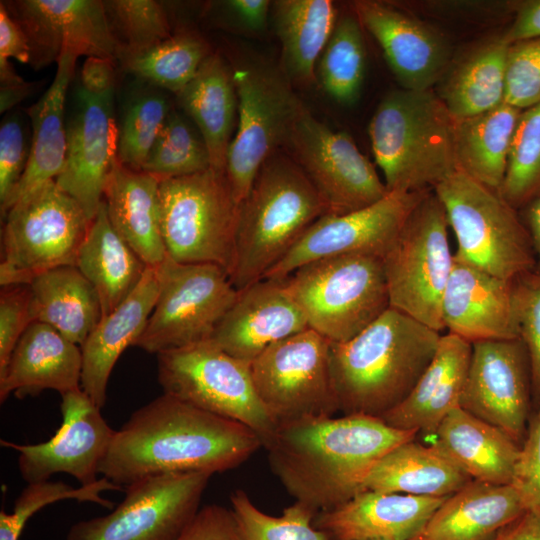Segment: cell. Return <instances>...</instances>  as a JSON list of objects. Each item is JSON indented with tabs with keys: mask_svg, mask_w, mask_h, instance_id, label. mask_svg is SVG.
I'll use <instances>...</instances> for the list:
<instances>
[{
	"mask_svg": "<svg viewBox=\"0 0 540 540\" xmlns=\"http://www.w3.org/2000/svg\"><path fill=\"white\" fill-rule=\"evenodd\" d=\"M260 447L244 424L163 393L115 431L99 474L123 489L161 474H215L239 466Z\"/></svg>",
	"mask_w": 540,
	"mask_h": 540,
	"instance_id": "1",
	"label": "cell"
},
{
	"mask_svg": "<svg viewBox=\"0 0 540 540\" xmlns=\"http://www.w3.org/2000/svg\"><path fill=\"white\" fill-rule=\"evenodd\" d=\"M417 433L365 415L308 417L277 425L264 448L290 496L318 514L363 491L375 464Z\"/></svg>",
	"mask_w": 540,
	"mask_h": 540,
	"instance_id": "2",
	"label": "cell"
},
{
	"mask_svg": "<svg viewBox=\"0 0 540 540\" xmlns=\"http://www.w3.org/2000/svg\"><path fill=\"white\" fill-rule=\"evenodd\" d=\"M441 333L389 308L350 340L330 343V370L342 415L381 418L411 392Z\"/></svg>",
	"mask_w": 540,
	"mask_h": 540,
	"instance_id": "3",
	"label": "cell"
},
{
	"mask_svg": "<svg viewBox=\"0 0 540 540\" xmlns=\"http://www.w3.org/2000/svg\"><path fill=\"white\" fill-rule=\"evenodd\" d=\"M325 214L320 196L296 161L282 150L272 154L239 203L229 273L234 287L242 290L263 279Z\"/></svg>",
	"mask_w": 540,
	"mask_h": 540,
	"instance_id": "4",
	"label": "cell"
},
{
	"mask_svg": "<svg viewBox=\"0 0 540 540\" xmlns=\"http://www.w3.org/2000/svg\"><path fill=\"white\" fill-rule=\"evenodd\" d=\"M368 135L389 192L434 190L457 170L454 119L433 89L388 92Z\"/></svg>",
	"mask_w": 540,
	"mask_h": 540,
	"instance_id": "5",
	"label": "cell"
},
{
	"mask_svg": "<svg viewBox=\"0 0 540 540\" xmlns=\"http://www.w3.org/2000/svg\"><path fill=\"white\" fill-rule=\"evenodd\" d=\"M281 280L308 327L331 343L350 340L390 308L379 255L349 254L315 260Z\"/></svg>",
	"mask_w": 540,
	"mask_h": 540,
	"instance_id": "6",
	"label": "cell"
},
{
	"mask_svg": "<svg viewBox=\"0 0 540 540\" xmlns=\"http://www.w3.org/2000/svg\"><path fill=\"white\" fill-rule=\"evenodd\" d=\"M433 191L456 237L457 258L505 280L535 271L529 233L518 210L499 192L459 170Z\"/></svg>",
	"mask_w": 540,
	"mask_h": 540,
	"instance_id": "7",
	"label": "cell"
},
{
	"mask_svg": "<svg viewBox=\"0 0 540 540\" xmlns=\"http://www.w3.org/2000/svg\"><path fill=\"white\" fill-rule=\"evenodd\" d=\"M445 209L433 190L381 256L390 307L441 333L442 297L454 265Z\"/></svg>",
	"mask_w": 540,
	"mask_h": 540,
	"instance_id": "8",
	"label": "cell"
},
{
	"mask_svg": "<svg viewBox=\"0 0 540 540\" xmlns=\"http://www.w3.org/2000/svg\"><path fill=\"white\" fill-rule=\"evenodd\" d=\"M167 256L179 263L214 264L231 271L238 222L226 172L212 167L160 181Z\"/></svg>",
	"mask_w": 540,
	"mask_h": 540,
	"instance_id": "9",
	"label": "cell"
},
{
	"mask_svg": "<svg viewBox=\"0 0 540 540\" xmlns=\"http://www.w3.org/2000/svg\"><path fill=\"white\" fill-rule=\"evenodd\" d=\"M91 220L55 181L18 200L2 230L1 287L29 284L47 271L76 266Z\"/></svg>",
	"mask_w": 540,
	"mask_h": 540,
	"instance_id": "10",
	"label": "cell"
},
{
	"mask_svg": "<svg viewBox=\"0 0 540 540\" xmlns=\"http://www.w3.org/2000/svg\"><path fill=\"white\" fill-rule=\"evenodd\" d=\"M156 357L163 393L244 424L257 434L262 447L273 437L277 425L259 400L250 363L231 356L210 340Z\"/></svg>",
	"mask_w": 540,
	"mask_h": 540,
	"instance_id": "11",
	"label": "cell"
},
{
	"mask_svg": "<svg viewBox=\"0 0 540 540\" xmlns=\"http://www.w3.org/2000/svg\"><path fill=\"white\" fill-rule=\"evenodd\" d=\"M238 99L237 128L230 143L225 172L240 203L260 167L287 146L292 129L306 107L282 71L263 64L233 71Z\"/></svg>",
	"mask_w": 540,
	"mask_h": 540,
	"instance_id": "12",
	"label": "cell"
},
{
	"mask_svg": "<svg viewBox=\"0 0 540 540\" xmlns=\"http://www.w3.org/2000/svg\"><path fill=\"white\" fill-rule=\"evenodd\" d=\"M157 268L158 297L134 346L158 354L209 341L238 294L228 272L168 256Z\"/></svg>",
	"mask_w": 540,
	"mask_h": 540,
	"instance_id": "13",
	"label": "cell"
},
{
	"mask_svg": "<svg viewBox=\"0 0 540 540\" xmlns=\"http://www.w3.org/2000/svg\"><path fill=\"white\" fill-rule=\"evenodd\" d=\"M330 343L308 328L271 345L250 363L256 393L276 425L339 412Z\"/></svg>",
	"mask_w": 540,
	"mask_h": 540,
	"instance_id": "14",
	"label": "cell"
},
{
	"mask_svg": "<svg viewBox=\"0 0 540 540\" xmlns=\"http://www.w3.org/2000/svg\"><path fill=\"white\" fill-rule=\"evenodd\" d=\"M212 475L168 473L136 481L114 510L76 522L66 540H177L199 511Z\"/></svg>",
	"mask_w": 540,
	"mask_h": 540,
	"instance_id": "15",
	"label": "cell"
},
{
	"mask_svg": "<svg viewBox=\"0 0 540 540\" xmlns=\"http://www.w3.org/2000/svg\"><path fill=\"white\" fill-rule=\"evenodd\" d=\"M286 150L317 191L326 214L357 211L389 193L353 138L316 119L307 107L292 129Z\"/></svg>",
	"mask_w": 540,
	"mask_h": 540,
	"instance_id": "16",
	"label": "cell"
},
{
	"mask_svg": "<svg viewBox=\"0 0 540 540\" xmlns=\"http://www.w3.org/2000/svg\"><path fill=\"white\" fill-rule=\"evenodd\" d=\"M471 346L460 407L497 427L521 446L533 396L526 346L520 338L482 340Z\"/></svg>",
	"mask_w": 540,
	"mask_h": 540,
	"instance_id": "17",
	"label": "cell"
},
{
	"mask_svg": "<svg viewBox=\"0 0 540 540\" xmlns=\"http://www.w3.org/2000/svg\"><path fill=\"white\" fill-rule=\"evenodd\" d=\"M429 191H392L360 210L321 216L263 279H284L302 265L328 257L382 256L412 210Z\"/></svg>",
	"mask_w": 540,
	"mask_h": 540,
	"instance_id": "18",
	"label": "cell"
},
{
	"mask_svg": "<svg viewBox=\"0 0 540 540\" xmlns=\"http://www.w3.org/2000/svg\"><path fill=\"white\" fill-rule=\"evenodd\" d=\"M62 423L55 434L39 444H16L1 440L3 447L18 452V468L27 484L45 482L66 473L88 486L99 479L100 463L116 430L82 388L61 395Z\"/></svg>",
	"mask_w": 540,
	"mask_h": 540,
	"instance_id": "19",
	"label": "cell"
},
{
	"mask_svg": "<svg viewBox=\"0 0 540 540\" xmlns=\"http://www.w3.org/2000/svg\"><path fill=\"white\" fill-rule=\"evenodd\" d=\"M113 92L92 95L77 91L76 111L66 125L67 150L62 171L55 179L92 221L102 202L110 173L118 161V129Z\"/></svg>",
	"mask_w": 540,
	"mask_h": 540,
	"instance_id": "20",
	"label": "cell"
},
{
	"mask_svg": "<svg viewBox=\"0 0 540 540\" xmlns=\"http://www.w3.org/2000/svg\"><path fill=\"white\" fill-rule=\"evenodd\" d=\"M352 7L402 89L426 91L439 83L452 63L451 45L443 33L385 2L359 0Z\"/></svg>",
	"mask_w": 540,
	"mask_h": 540,
	"instance_id": "21",
	"label": "cell"
},
{
	"mask_svg": "<svg viewBox=\"0 0 540 540\" xmlns=\"http://www.w3.org/2000/svg\"><path fill=\"white\" fill-rule=\"evenodd\" d=\"M35 67L62 52L116 60L122 47L111 27L104 2L97 0H24L16 2Z\"/></svg>",
	"mask_w": 540,
	"mask_h": 540,
	"instance_id": "22",
	"label": "cell"
},
{
	"mask_svg": "<svg viewBox=\"0 0 540 540\" xmlns=\"http://www.w3.org/2000/svg\"><path fill=\"white\" fill-rule=\"evenodd\" d=\"M308 328L283 280L261 279L238 290L210 341L251 363L271 345Z\"/></svg>",
	"mask_w": 540,
	"mask_h": 540,
	"instance_id": "23",
	"label": "cell"
},
{
	"mask_svg": "<svg viewBox=\"0 0 540 540\" xmlns=\"http://www.w3.org/2000/svg\"><path fill=\"white\" fill-rule=\"evenodd\" d=\"M444 328L469 343L520 338L513 280L454 256L441 303Z\"/></svg>",
	"mask_w": 540,
	"mask_h": 540,
	"instance_id": "24",
	"label": "cell"
},
{
	"mask_svg": "<svg viewBox=\"0 0 540 540\" xmlns=\"http://www.w3.org/2000/svg\"><path fill=\"white\" fill-rule=\"evenodd\" d=\"M446 498L364 490L313 524L330 540H413Z\"/></svg>",
	"mask_w": 540,
	"mask_h": 540,
	"instance_id": "25",
	"label": "cell"
},
{
	"mask_svg": "<svg viewBox=\"0 0 540 540\" xmlns=\"http://www.w3.org/2000/svg\"><path fill=\"white\" fill-rule=\"evenodd\" d=\"M81 347L53 327L35 321L15 346L0 374V402L51 389L61 395L81 388Z\"/></svg>",
	"mask_w": 540,
	"mask_h": 540,
	"instance_id": "26",
	"label": "cell"
},
{
	"mask_svg": "<svg viewBox=\"0 0 540 540\" xmlns=\"http://www.w3.org/2000/svg\"><path fill=\"white\" fill-rule=\"evenodd\" d=\"M157 267H147L132 293L102 317L83 345L81 388L99 407L105 405L112 369L122 352L144 331L159 293Z\"/></svg>",
	"mask_w": 540,
	"mask_h": 540,
	"instance_id": "27",
	"label": "cell"
},
{
	"mask_svg": "<svg viewBox=\"0 0 540 540\" xmlns=\"http://www.w3.org/2000/svg\"><path fill=\"white\" fill-rule=\"evenodd\" d=\"M472 346L441 334L437 350L409 395L381 419L391 427L434 435L445 417L460 407Z\"/></svg>",
	"mask_w": 540,
	"mask_h": 540,
	"instance_id": "28",
	"label": "cell"
},
{
	"mask_svg": "<svg viewBox=\"0 0 540 540\" xmlns=\"http://www.w3.org/2000/svg\"><path fill=\"white\" fill-rule=\"evenodd\" d=\"M527 510L512 484L471 480L446 498L413 540H495Z\"/></svg>",
	"mask_w": 540,
	"mask_h": 540,
	"instance_id": "29",
	"label": "cell"
},
{
	"mask_svg": "<svg viewBox=\"0 0 540 540\" xmlns=\"http://www.w3.org/2000/svg\"><path fill=\"white\" fill-rule=\"evenodd\" d=\"M159 186L157 177L118 160L104 194L112 227L149 267H158L167 258Z\"/></svg>",
	"mask_w": 540,
	"mask_h": 540,
	"instance_id": "30",
	"label": "cell"
},
{
	"mask_svg": "<svg viewBox=\"0 0 540 540\" xmlns=\"http://www.w3.org/2000/svg\"><path fill=\"white\" fill-rule=\"evenodd\" d=\"M77 58L68 51L61 53L51 85L27 111L32 125L28 161L16 189L1 207L4 216L22 197L55 181L63 169L67 150L65 99Z\"/></svg>",
	"mask_w": 540,
	"mask_h": 540,
	"instance_id": "31",
	"label": "cell"
},
{
	"mask_svg": "<svg viewBox=\"0 0 540 540\" xmlns=\"http://www.w3.org/2000/svg\"><path fill=\"white\" fill-rule=\"evenodd\" d=\"M435 444L472 480L512 484L520 445L497 427L458 407L437 428Z\"/></svg>",
	"mask_w": 540,
	"mask_h": 540,
	"instance_id": "32",
	"label": "cell"
},
{
	"mask_svg": "<svg viewBox=\"0 0 540 540\" xmlns=\"http://www.w3.org/2000/svg\"><path fill=\"white\" fill-rule=\"evenodd\" d=\"M472 478L435 444L404 442L386 453L372 468L364 490L420 497H448Z\"/></svg>",
	"mask_w": 540,
	"mask_h": 540,
	"instance_id": "33",
	"label": "cell"
},
{
	"mask_svg": "<svg viewBox=\"0 0 540 540\" xmlns=\"http://www.w3.org/2000/svg\"><path fill=\"white\" fill-rule=\"evenodd\" d=\"M177 95L207 147L211 167L225 171L238 110L233 72L218 54L211 53Z\"/></svg>",
	"mask_w": 540,
	"mask_h": 540,
	"instance_id": "34",
	"label": "cell"
},
{
	"mask_svg": "<svg viewBox=\"0 0 540 540\" xmlns=\"http://www.w3.org/2000/svg\"><path fill=\"white\" fill-rule=\"evenodd\" d=\"M76 267L94 286L104 317L132 293L148 266L114 230L103 201L81 244Z\"/></svg>",
	"mask_w": 540,
	"mask_h": 540,
	"instance_id": "35",
	"label": "cell"
},
{
	"mask_svg": "<svg viewBox=\"0 0 540 540\" xmlns=\"http://www.w3.org/2000/svg\"><path fill=\"white\" fill-rule=\"evenodd\" d=\"M337 18L330 0L274 2V26L281 43V71L290 83L310 86L317 81V63Z\"/></svg>",
	"mask_w": 540,
	"mask_h": 540,
	"instance_id": "36",
	"label": "cell"
},
{
	"mask_svg": "<svg viewBox=\"0 0 540 540\" xmlns=\"http://www.w3.org/2000/svg\"><path fill=\"white\" fill-rule=\"evenodd\" d=\"M28 285L34 322L53 327L81 347L102 318L94 286L76 266L47 270Z\"/></svg>",
	"mask_w": 540,
	"mask_h": 540,
	"instance_id": "37",
	"label": "cell"
},
{
	"mask_svg": "<svg viewBox=\"0 0 540 540\" xmlns=\"http://www.w3.org/2000/svg\"><path fill=\"white\" fill-rule=\"evenodd\" d=\"M509 44L498 35L450 65L437 86L454 121L489 111L505 102Z\"/></svg>",
	"mask_w": 540,
	"mask_h": 540,
	"instance_id": "38",
	"label": "cell"
},
{
	"mask_svg": "<svg viewBox=\"0 0 540 540\" xmlns=\"http://www.w3.org/2000/svg\"><path fill=\"white\" fill-rule=\"evenodd\" d=\"M521 112L504 102L484 113L454 121L457 170L499 192Z\"/></svg>",
	"mask_w": 540,
	"mask_h": 540,
	"instance_id": "39",
	"label": "cell"
},
{
	"mask_svg": "<svg viewBox=\"0 0 540 540\" xmlns=\"http://www.w3.org/2000/svg\"><path fill=\"white\" fill-rule=\"evenodd\" d=\"M362 28L354 12L338 17L317 63L321 87L341 104L354 103L362 87L366 62Z\"/></svg>",
	"mask_w": 540,
	"mask_h": 540,
	"instance_id": "40",
	"label": "cell"
},
{
	"mask_svg": "<svg viewBox=\"0 0 540 540\" xmlns=\"http://www.w3.org/2000/svg\"><path fill=\"white\" fill-rule=\"evenodd\" d=\"M210 54L202 38L180 33L124 60L136 76L178 94Z\"/></svg>",
	"mask_w": 540,
	"mask_h": 540,
	"instance_id": "41",
	"label": "cell"
},
{
	"mask_svg": "<svg viewBox=\"0 0 540 540\" xmlns=\"http://www.w3.org/2000/svg\"><path fill=\"white\" fill-rule=\"evenodd\" d=\"M499 193L518 211L540 196V103L519 116Z\"/></svg>",
	"mask_w": 540,
	"mask_h": 540,
	"instance_id": "42",
	"label": "cell"
},
{
	"mask_svg": "<svg viewBox=\"0 0 540 540\" xmlns=\"http://www.w3.org/2000/svg\"><path fill=\"white\" fill-rule=\"evenodd\" d=\"M211 167L200 134L175 110H171L141 171L160 181L192 175Z\"/></svg>",
	"mask_w": 540,
	"mask_h": 540,
	"instance_id": "43",
	"label": "cell"
},
{
	"mask_svg": "<svg viewBox=\"0 0 540 540\" xmlns=\"http://www.w3.org/2000/svg\"><path fill=\"white\" fill-rule=\"evenodd\" d=\"M230 501L244 540H330L313 524L317 513L303 503L295 501L276 517L261 511L241 489L231 494Z\"/></svg>",
	"mask_w": 540,
	"mask_h": 540,
	"instance_id": "44",
	"label": "cell"
},
{
	"mask_svg": "<svg viewBox=\"0 0 540 540\" xmlns=\"http://www.w3.org/2000/svg\"><path fill=\"white\" fill-rule=\"evenodd\" d=\"M171 109L167 98L147 91L134 98L125 110L118 129V160L133 170L142 167Z\"/></svg>",
	"mask_w": 540,
	"mask_h": 540,
	"instance_id": "45",
	"label": "cell"
},
{
	"mask_svg": "<svg viewBox=\"0 0 540 540\" xmlns=\"http://www.w3.org/2000/svg\"><path fill=\"white\" fill-rule=\"evenodd\" d=\"M107 490H123L108 479L102 477L96 483L74 488L64 482L45 481L28 484L15 500L12 512H0V540H20L21 533L28 520L39 510L54 502L74 499L79 502L89 501L111 509L113 503L101 493Z\"/></svg>",
	"mask_w": 540,
	"mask_h": 540,
	"instance_id": "46",
	"label": "cell"
},
{
	"mask_svg": "<svg viewBox=\"0 0 540 540\" xmlns=\"http://www.w3.org/2000/svg\"><path fill=\"white\" fill-rule=\"evenodd\" d=\"M111 27L124 39V58L143 52L171 37L164 7L153 0L104 2Z\"/></svg>",
	"mask_w": 540,
	"mask_h": 540,
	"instance_id": "47",
	"label": "cell"
},
{
	"mask_svg": "<svg viewBox=\"0 0 540 540\" xmlns=\"http://www.w3.org/2000/svg\"><path fill=\"white\" fill-rule=\"evenodd\" d=\"M505 102L520 110L540 103V37L509 45Z\"/></svg>",
	"mask_w": 540,
	"mask_h": 540,
	"instance_id": "48",
	"label": "cell"
},
{
	"mask_svg": "<svg viewBox=\"0 0 540 540\" xmlns=\"http://www.w3.org/2000/svg\"><path fill=\"white\" fill-rule=\"evenodd\" d=\"M515 309L520 339L530 361L532 395L540 402V274L527 272L513 280Z\"/></svg>",
	"mask_w": 540,
	"mask_h": 540,
	"instance_id": "49",
	"label": "cell"
},
{
	"mask_svg": "<svg viewBox=\"0 0 540 540\" xmlns=\"http://www.w3.org/2000/svg\"><path fill=\"white\" fill-rule=\"evenodd\" d=\"M34 322L28 284L4 286L0 294V374L4 372L19 339Z\"/></svg>",
	"mask_w": 540,
	"mask_h": 540,
	"instance_id": "50",
	"label": "cell"
},
{
	"mask_svg": "<svg viewBox=\"0 0 540 540\" xmlns=\"http://www.w3.org/2000/svg\"><path fill=\"white\" fill-rule=\"evenodd\" d=\"M512 485L519 491L528 509L540 513V402L530 416Z\"/></svg>",
	"mask_w": 540,
	"mask_h": 540,
	"instance_id": "51",
	"label": "cell"
},
{
	"mask_svg": "<svg viewBox=\"0 0 540 540\" xmlns=\"http://www.w3.org/2000/svg\"><path fill=\"white\" fill-rule=\"evenodd\" d=\"M29 153L22 124L17 118L5 119L0 127V204L7 203L22 178Z\"/></svg>",
	"mask_w": 540,
	"mask_h": 540,
	"instance_id": "52",
	"label": "cell"
},
{
	"mask_svg": "<svg viewBox=\"0 0 540 540\" xmlns=\"http://www.w3.org/2000/svg\"><path fill=\"white\" fill-rule=\"evenodd\" d=\"M177 540H244L231 509L209 504L199 509Z\"/></svg>",
	"mask_w": 540,
	"mask_h": 540,
	"instance_id": "53",
	"label": "cell"
},
{
	"mask_svg": "<svg viewBox=\"0 0 540 540\" xmlns=\"http://www.w3.org/2000/svg\"><path fill=\"white\" fill-rule=\"evenodd\" d=\"M9 58L28 64L31 62V47L21 25L8 14L5 5L1 3L0 60H8Z\"/></svg>",
	"mask_w": 540,
	"mask_h": 540,
	"instance_id": "54",
	"label": "cell"
},
{
	"mask_svg": "<svg viewBox=\"0 0 540 540\" xmlns=\"http://www.w3.org/2000/svg\"><path fill=\"white\" fill-rule=\"evenodd\" d=\"M501 37L509 45L540 37V0L515 1L513 19Z\"/></svg>",
	"mask_w": 540,
	"mask_h": 540,
	"instance_id": "55",
	"label": "cell"
},
{
	"mask_svg": "<svg viewBox=\"0 0 540 540\" xmlns=\"http://www.w3.org/2000/svg\"><path fill=\"white\" fill-rule=\"evenodd\" d=\"M114 61L108 58L87 57L81 70V88L92 95L114 91Z\"/></svg>",
	"mask_w": 540,
	"mask_h": 540,
	"instance_id": "56",
	"label": "cell"
},
{
	"mask_svg": "<svg viewBox=\"0 0 540 540\" xmlns=\"http://www.w3.org/2000/svg\"><path fill=\"white\" fill-rule=\"evenodd\" d=\"M270 1L268 0H230L227 6L239 22L251 31L260 32L266 27Z\"/></svg>",
	"mask_w": 540,
	"mask_h": 540,
	"instance_id": "57",
	"label": "cell"
},
{
	"mask_svg": "<svg viewBox=\"0 0 540 540\" xmlns=\"http://www.w3.org/2000/svg\"><path fill=\"white\" fill-rule=\"evenodd\" d=\"M495 540H540V513L527 510L506 526Z\"/></svg>",
	"mask_w": 540,
	"mask_h": 540,
	"instance_id": "58",
	"label": "cell"
},
{
	"mask_svg": "<svg viewBox=\"0 0 540 540\" xmlns=\"http://www.w3.org/2000/svg\"><path fill=\"white\" fill-rule=\"evenodd\" d=\"M518 212L532 242L536 259L535 272L540 274V196Z\"/></svg>",
	"mask_w": 540,
	"mask_h": 540,
	"instance_id": "59",
	"label": "cell"
},
{
	"mask_svg": "<svg viewBox=\"0 0 540 540\" xmlns=\"http://www.w3.org/2000/svg\"><path fill=\"white\" fill-rule=\"evenodd\" d=\"M31 85L23 83L1 87L0 93V111L1 113L12 108L14 105L22 101L31 91Z\"/></svg>",
	"mask_w": 540,
	"mask_h": 540,
	"instance_id": "60",
	"label": "cell"
},
{
	"mask_svg": "<svg viewBox=\"0 0 540 540\" xmlns=\"http://www.w3.org/2000/svg\"><path fill=\"white\" fill-rule=\"evenodd\" d=\"M370 540H387V539H370Z\"/></svg>",
	"mask_w": 540,
	"mask_h": 540,
	"instance_id": "61",
	"label": "cell"
}]
</instances>
